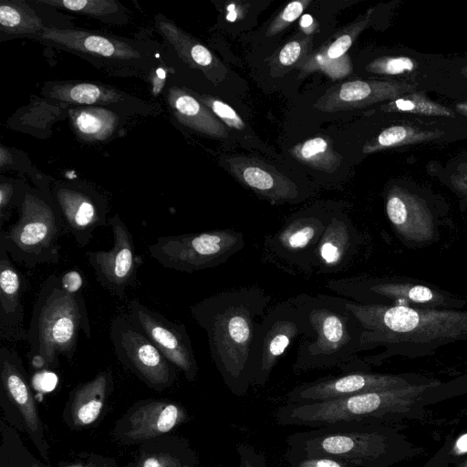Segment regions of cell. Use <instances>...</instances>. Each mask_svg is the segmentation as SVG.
Wrapping results in <instances>:
<instances>
[{"mask_svg": "<svg viewBox=\"0 0 467 467\" xmlns=\"http://www.w3.org/2000/svg\"><path fill=\"white\" fill-rule=\"evenodd\" d=\"M60 279L63 288L71 294L78 293L83 285L81 274L75 270L64 273Z\"/></svg>", "mask_w": 467, "mask_h": 467, "instance_id": "f6af8a7d", "label": "cell"}, {"mask_svg": "<svg viewBox=\"0 0 467 467\" xmlns=\"http://www.w3.org/2000/svg\"><path fill=\"white\" fill-rule=\"evenodd\" d=\"M335 213L310 210L294 214L277 232L265 238L268 256L275 262L311 272L317 244Z\"/></svg>", "mask_w": 467, "mask_h": 467, "instance_id": "4fadbf2b", "label": "cell"}, {"mask_svg": "<svg viewBox=\"0 0 467 467\" xmlns=\"http://www.w3.org/2000/svg\"><path fill=\"white\" fill-rule=\"evenodd\" d=\"M456 110L467 117V102L456 104Z\"/></svg>", "mask_w": 467, "mask_h": 467, "instance_id": "f907efd6", "label": "cell"}, {"mask_svg": "<svg viewBox=\"0 0 467 467\" xmlns=\"http://www.w3.org/2000/svg\"><path fill=\"white\" fill-rule=\"evenodd\" d=\"M451 182L453 189L467 202V173L457 172L452 174Z\"/></svg>", "mask_w": 467, "mask_h": 467, "instance_id": "7dc6e473", "label": "cell"}, {"mask_svg": "<svg viewBox=\"0 0 467 467\" xmlns=\"http://www.w3.org/2000/svg\"><path fill=\"white\" fill-rule=\"evenodd\" d=\"M313 25V18L308 16V15H305L302 18H301V21H300V26L301 27L304 29V31L307 34H310L311 33V26Z\"/></svg>", "mask_w": 467, "mask_h": 467, "instance_id": "681fc988", "label": "cell"}, {"mask_svg": "<svg viewBox=\"0 0 467 467\" xmlns=\"http://www.w3.org/2000/svg\"><path fill=\"white\" fill-rule=\"evenodd\" d=\"M110 384V373L102 371L75 391L72 417L76 424L88 425L97 420Z\"/></svg>", "mask_w": 467, "mask_h": 467, "instance_id": "4316f807", "label": "cell"}, {"mask_svg": "<svg viewBox=\"0 0 467 467\" xmlns=\"http://www.w3.org/2000/svg\"><path fill=\"white\" fill-rule=\"evenodd\" d=\"M16 208L18 219L1 230L0 247L27 268L57 263L59 240L67 230L53 196L29 189L22 192Z\"/></svg>", "mask_w": 467, "mask_h": 467, "instance_id": "52a82bcc", "label": "cell"}, {"mask_svg": "<svg viewBox=\"0 0 467 467\" xmlns=\"http://www.w3.org/2000/svg\"><path fill=\"white\" fill-rule=\"evenodd\" d=\"M346 304L361 326L359 352L381 349L377 355L358 358L352 371H368L392 357H424L448 345L467 342L464 309L363 305L347 298Z\"/></svg>", "mask_w": 467, "mask_h": 467, "instance_id": "6da1fadb", "label": "cell"}, {"mask_svg": "<svg viewBox=\"0 0 467 467\" xmlns=\"http://www.w3.org/2000/svg\"><path fill=\"white\" fill-rule=\"evenodd\" d=\"M0 372L3 387L20 410L35 442L42 444V427L36 407L22 360L15 349L5 346L0 348Z\"/></svg>", "mask_w": 467, "mask_h": 467, "instance_id": "603a6c76", "label": "cell"}, {"mask_svg": "<svg viewBox=\"0 0 467 467\" xmlns=\"http://www.w3.org/2000/svg\"><path fill=\"white\" fill-rule=\"evenodd\" d=\"M74 130L86 140H103L114 132L117 116L102 108H81L70 112Z\"/></svg>", "mask_w": 467, "mask_h": 467, "instance_id": "f546056e", "label": "cell"}, {"mask_svg": "<svg viewBox=\"0 0 467 467\" xmlns=\"http://www.w3.org/2000/svg\"><path fill=\"white\" fill-rule=\"evenodd\" d=\"M327 285L344 298L363 305L441 310H461L467 306V297L424 281L404 277L360 275L331 279Z\"/></svg>", "mask_w": 467, "mask_h": 467, "instance_id": "ba28073f", "label": "cell"}, {"mask_svg": "<svg viewBox=\"0 0 467 467\" xmlns=\"http://www.w3.org/2000/svg\"><path fill=\"white\" fill-rule=\"evenodd\" d=\"M199 99L228 127L235 130H243L245 127L242 118L225 102L207 95H199Z\"/></svg>", "mask_w": 467, "mask_h": 467, "instance_id": "74e56055", "label": "cell"}, {"mask_svg": "<svg viewBox=\"0 0 467 467\" xmlns=\"http://www.w3.org/2000/svg\"><path fill=\"white\" fill-rule=\"evenodd\" d=\"M80 332L90 338L86 302L81 293L67 292L60 277L50 274L35 300L27 328V357L35 368L57 366L59 357L71 359Z\"/></svg>", "mask_w": 467, "mask_h": 467, "instance_id": "8992f818", "label": "cell"}, {"mask_svg": "<svg viewBox=\"0 0 467 467\" xmlns=\"http://www.w3.org/2000/svg\"><path fill=\"white\" fill-rule=\"evenodd\" d=\"M294 300L307 320L309 333L300 338L293 371L338 368L350 372L360 353L362 329L346 298L303 293Z\"/></svg>", "mask_w": 467, "mask_h": 467, "instance_id": "277c9868", "label": "cell"}, {"mask_svg": "<svg viewBox=\"0 0 467 467\" xmlns=\"http://www.w3.org/2000/svg\"><path fill=\"white\" fill-rule=\"evenodd\" d=\"M236 451L239 456L237 467H269L265 455L247 443L236 445Z\"/></svg>", "mask_w": 467, "mask_h": 467, "instance_id": "60d3db41", "label": "cell"}, {"mask_svg": "<svg viewBox=\"0 0 467 467\" xmlns=\"http://www.w3.org/2000/svg\"><path fill=\"white\" fill-rule=\"evenodd\" d=\"M20 195L16 194L15 187L9 182H1L0 185V226L3 224L10 216V210L15 205L17 207Z\"/></svg>", "mask_w": 467, "mask_h": 467, "instance_id": "b9f144b4", "label": "cell"}, {"mask_svg": "<svg viewBox=\"0 0 467 467\" xmlns=\"http://www.w3.org/2000/svg\"><path fill=\"white\" fill-rule=\"evenodd\" d=\"M453 467H467V455L461 462L453 465Z\"/></svg>", "mask_w": 467, "mask_h": 467, "instance_id": "f5cc1de1", "label": "cell"}, {"mask_svg": "<svg viewBox=\"0 0 467 467\" xmlns=\"http://www.w3.org/2000/svg\"><path fill=\"white\" fill-rule=\"evenodd\" d=\"M12 261L0 247V338L19 342L27 339L23 299L29 285Z\"/></svg>", "mask_w": 467, "mask_h": 467, "instance_id": "44dd1931", "label": "cell"}, {"mask_svg": "<svg viewBox=\"0 0 467 467\" xmlns=\"http://www.w3.org/2000/svg\"><path fill=\"white\" fill-rule=\"evenodd\" d=\"M244 244L242 232L223 229L161 236L148 251L163 267L191 274L224 264Z\"/></svg>", "mask_w": 467, "mask_h": 467, "instance_id": "9c48e42d", "label": "cell"}, {"mask_svg": "<svg viewBox=\"0 0 467 467\" xmlns=\"http://www.w3.org/2000/svg\"><path fill=\"white\" fill-rule=\"evenodd\" d=\"M440 383L436 379L426 384L369 391L318 402L285 403L276 410L275 419L282 426L309 428L352 420L397 422L422 416L424 395Z\"/></svg>", "mask_w": 467, "mask_h": 467, "instance_id": "5b68a950", "label": "cell"}, {"mask_svg": "<svg viewBox=\"0 0 467 467\" xmlns=\"http://www.w3.org/2000/svg\"><path fill=\"white\" fill-rule=\"evenodd\" d=\"M308 333L307 320L294 297L267 311L258 326L252 347V386H264L290 345Z\"/></svg>", "mask_w": 467, "mask_h": 467, "instance_id": "30bf717a", "label": "cell"}, {"mask_svg": "<svg viewBox=\"0 0 467 467\" xmlns=\"http://www.w3.org/2000/svg\"><path fill=\"white\" fill-rule=\"evenodd\" d=\"M317 70H321L332 79H337L348 75L352 70V67L348 57L345 55L338 59L321 65Z\"/></svg>", "mask_w": 467, "mask_h": 467, "instance_id": "ee69618b", "label": "cell"}, {"mask_svg": "<svg viewBox=\"0 0 467 467\" xmlns=\"http://www.w3.org/2000/svg\"><path fill=\"white\" fill-rule=\"evenodd\" d=\"M443 132L411 125H394L383 130L377 137L367 141L363 153H373L381 150L411 145L439 139Z\"/></svg>", "mask_w": 467, "mask_h": 467, "instance_id": "4dcf8cb0", "label": "cell"}, {"mask_svg": "<svg viewBox=\"0 0 467 467\" xmlns=\"http://www.w3.org/2000/svg\"><path fill=\"white\" fill-rule=\"evenodd\" d=\"M311 41L309 36L295 38L287 42L279 51L278 61L284 67L294 65L306 51Z\"/></svg>", "mask_w": 467, "mask_h": 467, "instance_id": "ab89813d", "label": "cell"}, {"mask_svg": "<svg viewBox=\"0 0 467 467\" xmlns=\"http://www.w3.org/2000/svg\"><path fill=\"white\" fill-rule=\"evenodd\" d=\"M287 449L308 456H328L356 467H390L422 453L389 423L352 420L297 431Z\"/></svg>", "mask_w": 467, "mask_h": 467, "instance_id": "3957f363", "label": "cell"}, {"mask_svg": "<svg viewBox=\"0 0 467 467\" xmlns=\"http://www.w3.org/2000/svg\"><path fill=\"white\" fill-rule=\"evenodd\" d=\"M385 209L393 231L407 246L419 248L439 240L441 221L422 197L392 185L386 195Z\"/></svg>", "mask_w": 467, "mask_h": 467, "instance_id": "2e32d148", "label": "cell"}, {"mask_svg": "<svg viewBox=\"0 0 467 467\" xmlns=\"http://www.w3.org/2000/svg\"><path fill=\"white\" fill-rule=\"evenodd\" d=\"M286 462L289 467H356L334 457L308 456L291 449H287Z\"/></svg>", "mask_w": 467, "mask_h": 467, "instance_id": "8d00e7d4", "label": "cell"}, {"mask_svg": "<svg viewBox=\"0 0 467 467\" xmlns=\"http://www.w3.org/2000/svg\"><path fill=\"white\" fill-rule=\"evenodd\" d=\"M371 11L369 10L359 21L341 30L332 42L324 46L317 54L307 59L302 70L304 72H314L321 65L344 57L357 37L368 25Z\"/></svg>", "mask_w": 467, "mask_h": 467, "instance_id": "d6a6232c", "label": "cell"}, {"mask_svg": "<svg viewBox=\"0 0 467 467\" xmlns=\"http://www.w3.org/2000/svg\"><path fill=\"white\" fill-rule=\"evenodd\" d=\"M57 378L52 372H43L37 375L34 380L35 388L43 392L53 390L57 385Z\"/></svg>", "mask_w": 467, "mask_h": 467, "instance_id": "bcb514c9", "label": "cell"}, {"mask_svg": "<svg viewBox=\"0 0 467 467\" xmlns=\"http://www.w3.org/2000/svg\"><path fill=\"white\" fill-rule=\"evenodd\" d=\"M417 85L405 80L372 79L344 82L329 88L313 108L323 112H337L395 99L414 92Z\"/></svg>", "mask_w": 467, "mask_h": 467, "instance_id": "ac0fdd59", "label": "cell"}, {"mask_svg": "<svg viewBox=\"0 0 467 467\" xmlns=\"http://www.w3.org/2000/svg\"><path fill=\"white\" fill-rule=\"evenodd\" d=\"M418 68V64L409 57L385 56L368 63L365 69L372 74L383 76H397L410 74Z\"/></svg>", "mask_w": 467, "mask_h": 467, "instance_id": "d590c367", "label": "cell"}, {"mask_svg": "<svg viewBox=\"0 0 467 467\" xmlns=\"http://www.w3.org/2000/svg\"><path fill=\"white\" fill-rule=\"evenodd\" d=\"M33 467H40L39 465L37 464H34Z\"/></svg>", "mask_w": 467, "mask_h": 467, "instance_id": "11a10c76", "label": "cell"}, {"mask_svg": "<svg viewBox=\"0 0 467 467\" xmlns=\"http://www.w3.org/2000/svg\"><path fill=\"white\" fill-rule=\"evenodd\" d=\"M113 244L108 251H88L86 258L99 284L113 296L123 297L136 277L133 236L118 214L109 219Z\"/></svg>", "mask_w": 467, "mask_h": 467, "instance_id": "e0dca14e", "label": "cell"}, {"mask_svg": "<svg viewBox=\"0 0 467 467\" xmlns=\"http://www.w3.org/2000/svg\"><path fill=\"white\" fill-rule=\"evenodd\" d=\"M36 38L109 68L110 72L119 73L146 61V54L137 45L97 32L46 26Z\"/></svg>", "mask_w": 467, "mask_h": 467, "instance_id": "8fae6325", "label": "cell"}, {"mask_svg": "<svg viewBox=\"0 0 467 467\" xmlns=\"http://www.w3.org/2000/svg\"><path fill=\"white\" fill-rule=\"evenodd\" d=\"M177 461H174L173 462H171V464L176 462ZM167 460H164V461H160L159 459L155 458V457H150V458H148L144 463H143V467H166V466H169L171 465Z\"/></svg>", "mask_w": 467, "mask_h": 467, "instance_id": "c3c4849f", "label": "cell"}, {"mask_svg": "<svg viewBox=\"0 0 467 467\" xmlns=\"http://www.w3.org/2000/svg\"><path fill=\"white\" fill-rule=\"evenodd\" d=\"M109 337L118 358L155 389L171 384L175 373L171 364L127 314L115 317Z\"/></svg>", "mask_w": 467, "mask_h": 467, "instance_id": "5bb4252c", "label": "cell"}, {"mask_svg": "<svg viewBox=\"0 0 467 467\" xmlns=\"http://www.w3.org/2000/svg\"><path fill=\"white\" fill-rule=\"evenodd\" d=\"M47 93L59 101L84 105L117 103L123 95L111 87L89 82L57 83Z\"/></svg>", "mask_w": 467, "mask_h": 467, "instance_id": "83f0119b", "label": "cell"}, {"mask_svg": "<svg viewBox=\"0 0 467 467\" xmlns=\"http://www.w3.org/2000/svg\"><path fill=\"white\" fill-rule=\"evenodd\" d=\"M76 243L83 247L93 238L94 232L107 224V207L101 198L80 188L60 185L52 194Z\"/></svg>", "mask_w": 467, "mask_h": 467, "instance_id": "d6986e66", "label": "cell"}, {"mask_svg": "<svg viewBox=\"0 0 467 467\" xmlns=\"http://www.w3.org/2000/svg\"><path fill=\"white\" fill-rule=\"evenodd\" d=\"M157 26L185 63L202 69L207 78L213 79V71L222 67V64L207 47L169 20L158 19Z\"/></svg>", "mask_w": 467, "mask_h": 467, "instance_id": "484cf974", "label": "cell"}, {"mask_svg": "<svg viewBox=\"0 0 467 467\" xmlns=\"http://www.w3.org/2000/svg\"><path fill=\"white\" fill-rule=\"evenodd\" d=\"M291 155L299 162L315 170L334 172L342 161L328 138L314 137L294 146Z\"/></svg>", "mask_w": 467, "mask_h": 467, "instance_id": "1f68e13d", "label": "cell"}, {"mask_svg": "<svg viewBox=\"0 0 467 467\" xmlns=\"http://www.w3.org/2000/svg\"><path fill=\"white\" fill-rule=\"evenodd\" d=\"M462 72L467 77V66L462 69Z\"/></svg>", "mask_w": 467, "mask_h": 467, "instance_id": "db71d44e", "label": "cell"}, {"mask_svg": "<svg viewBox=\"0 0 467 467\" xmlns=\"http://www.w3.org/2000/svg\"><path fill=\"white\" fill-rule=\"evenodd\" d=\"M184 418L182 410L174 404L150 402L130 417V430L132 439H148L171 431Z\"/></svg>", "mask_w": 467, "mask_h": 467, "instance_id": "d4e9b609", "label": "cell"}, {"mask_svg": "<svg viewBox=\"0 0 467 467\" xmlns=\"http://www.w3.org/2000/svg\"><path fill=\"white\" fill-rule=\"evenodd\" d=\"M271 300L265 290L249 286L217 293L190 307L205 331L215 368L235 396L245 395L252 386V347Z\"/></svg>", "mask_w": 467, "mask_h": 467, "instance_id": "7a4b0ae2", "label": "cell"}, {"mask_svg": "<svg viewBox=\"0 0 467 467\" xmlns=\"http://www.w3.org/2000/svg\"><path fill=\"white\" fill-rule=\"evenodd\" d=\"M231 173L271 204L293 203L300 199V190L291 179L260 160L243 156L226 161Z\"/></svg>", "mask_w": 467, "mask_h": 467, "instance_id": "ffe728a7", "label": "cell"}, {"mask_svg": "<svg viewBox=\"0 0 467 467\" xmlns=\"http://www.w3.org/2000/svg\"><path fill=\"white\" fill-rule=\"evenodd\" d=\"M39 2L97 17L109 16L119 10L117 2L113 0H40Z\"/></svg>", "mask_w": 467, "mask_h": 467, "instance_id": "e575fe53", "label": "cell"}, {"mask_svg": "<svg viewBox=\"0 0 467 467\" xmlns=\"http://www.w3.org/2000/svg\"><path fill=\"white\" fill-rule=\"evenodd\" d=\"M436 379L418 374H387L370 371L345 372L295 387L286 403H311L351 395L431 383Z\"/></svg>", "mask_w": 467, "mask_h": 467, "instance_id": "7c38bea8", "label": "cell"}, {"mask_svg": "<svg viewBox=\"0 0 467 467\" xmlns=\"http://www.w3.org/2000/svg\"><path fill=\"white\" fill-rule=\"evenodd\" d=\"M362 236L352 222L336 213L316 249L312 270L317 274H335L347 268L358 252Z\"/></svg>", "mask_w": 467, "mask_h": 467, "instance_id": "7402d4cb", "label": "cell"}, {"mask_svg": "<svg viewBox=\"0 0 467 467\" xmlns=\"http://www.w3.org/2000/svg\"><path fill=\"white\" fill-rule=\"evenodd\" d=\"M311 3L309 0L293 1L278 14L267 28L266 36H274L296 21Z\"/></svg>", "mask_w": 467, "mask_h": 467, "instance_id": "f35d334b", "label": "cell"}, {"mask_svg": "<svg viewBox=\"0 0 467 467\" xmlns=\"http://www.w3.org/2000/svg\"><path fill=\"white\" fill-rule=\"evenodd\" d=\"M457 171L461 173H467V161L460 164Z\"/></svg>", "mask_w": 467, "mask_h": 467, "instance_id": "816d5d0a", "label": "cell"}, {"mask_svg": "<svg viewBox=\"0 0 467 467\" xmlns=\"http://www.w3.org/2000/svg\"><path fill=\"white\" fill-rule=\"evenodd\" d=\"M169 104L177 119L192 130L216 139L228 135L223 122L200 100L186 91L171 88L169 90Z\"/></svg>", "mask_w": 467, "mask_h": 467, "instance_id": "cb8c5ba5", "label": "cell"}, {"mask_svg": "<svg viewBox=\"0 0 467 467\" xmlns=\"http://www.w3.org/2000/svg\"><path fill=\"white\" fill-rule=\"evenodd\" d=\"M1 31L8 36H36L45 29L41 18L22 1H2L0 5Z\"/></svg>", "mask_w": 467, "mask_h": 467, "instance_id": "f1b7e54d", "label": "cell"}, {"mask_svg": "<svg viewBox=\"0 0 467 467\" xmlns=\"http://www.w3.org/2000/svg\"><path fill=\"white\" fill-rule=\"evenodd\" d=\"M128 309L127 316L134 326L148 337L173 366L184 373L188 380H194L198 365L185 326L169 320L136 299L129 303Z\"/></svg>", "mask_w": 467, "mask_h": 467, "instance_id": "9a60e30c", "label": "cell"}, {"mask_svg": "<svg viewBox=\"0 0 467 467\" xmlns=\"http://www.w3.org/2000/svg\"><path fill=\"white\" fill-rule=\"evenodd\" d=\"M386 112H404L432 117H455L451 109L431 100L425 94L410 92L388 101L380 107Z\"/></svg>", "mask_w": 467, "mask_h": 467, "instance_id": "836d02e7", "label": "cell"}, {"mask_svg": "<svg viewBox=\"0 0 467 467\" xmlns=\"http://www.w3.org/2000/svg\"><path fill=\"white\" fill-rule=\"evenodd\" d=\"M445 446L449 463L455 465L461 462L467 455V429L458 437L448 439Z\"/></svg>", "mask_w": 467, "mask_h": 467, "instance_id": "7bdbcfd3", "label": "cell"}]
</instances>
